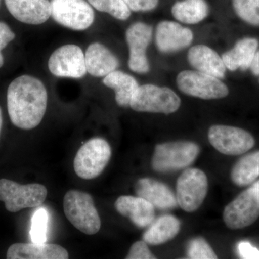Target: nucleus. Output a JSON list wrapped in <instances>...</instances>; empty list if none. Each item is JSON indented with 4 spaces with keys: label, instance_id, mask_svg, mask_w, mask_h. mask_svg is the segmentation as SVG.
Here are the masks:
<instances>
[{
    "label": "nucleus",
    "instance_id": "obj_5",
    "mask_svg": "<svg viewBox=\"0 0 259 259\" xmlns=\"http://www.w3.org/2000/svg\"><path fill=\"white\" fill-rule=\"evenodd\" d=\"M111 155V147L105 139L95 138L90 140L79 148L75 156V173L83 180H93L101 175Z\"/></svg>",
    "mask_w": 259,
    "mask_h": 259
},
{
    "label": "nucleus",
    "instance_id": "obj_37",
    "mask_svg": "<svg viewBox=\"0 0 259 259\" xmlns=\"http://www.w3.org/2000/svg\"><path fill=\"white\" fill-rule=\"evenodd\" d=\"M251 187H255V188L258 189V190H259V180L256 181V182H254V183L253 184V185H252Z\"/></svg>",
    "mask_w": 259,
    "mask_h": 259
},
{
    "label": "nucleus",
    "instance_id": "obj_32",
    "mask_svg": "<svg viewBox=\"0 0 259 259\" xmlns=\"http://www.w3.org/2000/svg\"><path fill=\"white\" fill-rule=\"evenodd\" d=\"M238 252L242 258L259 259V250L249 242L242 241L238 243Z\"/></svg>",
    "mask_w": 259,
    "mask_h": 259
},
{
    "label": "nucleus",
    "instance_id": "obj_7",
    "mask_svg": "<svg viewBox=\"0 0 259 259\" xmlns=\"http://www.w3.org/2000/svg\"><path fill=\"white\" fill-rule=\"evenodd\" d=\"M177 84L181 92L203 100L224 98L229 94V89L221 79L200 71L185 70L177 77Z\"/></svg>",
    "mask_w": 259,
    "mask_h": 259
},
{
    "label": "nucleus",
    "instance_id": "obj_10",
    "mask_svg": "<svg viewBox=\"0 0 259 259\" xmlns=\"http://www.w3.org/2000/svg\"><path fill=\"white\" fill-rule=\"evenodd\" d=\"M51 16L58 23L74 30L93 25L95 13L85 0H51Z\"/></svg>",
    "mask_w": 259,
    "mask_h": 259
},
{
    "label": "nucleus",
    "instance_id": "obj_21",
    "mask_svg": "<svg viewBox=\"0 0 259 259\" xmlns=\"http://www.w3.org/2000/svg\"><path fill=\"white\" fill-rule=\"evenodd\" d=\"M258 46V40L255 37H244L238 40L233 49L223 54L226 69L231 71L249 69Z\"/></svg>",
    "mask_w": 259,
    "mask_h": 259
},
{
    "label": "nucleus",
    "instance_id": "obj_3",
    "mask_svg": "<svg viewBox=\"0 0 259 259\" xmlns=\"http://www.w3.org/2000/svg\"><path fill=\"white\" fill-rule=\"evenodd\" d=\"M180 105V97L171 89L151 83L139 86L130 103L135 111L166 115L177 111Z\"/></svg>",
    "mask_w": 259,
    "mask_h": 259
},
{
    "label": "nucleus",
    "instance_id": "obj_8",
    "mask_svg": "<svg viewBox=\"0 0 259 259\" xmlns=\"http://www.w3.org/2000/svg\"><path fill=\"white\" fill-rule=\"evenodd\" d=\"M207 191L208 180L204 172L199 168H187L177 180V202L186 212H194L204 202Z\"/></svg>",
    "mask_w": 259,
    "mask_h": 259
},
{
    "label": "nucleus",
    "instance_id": "obj_28",
    "mask_svg": "<svg viewBox=\"0 0 259 259\" xmlns=\"http://www.w3.org/2000/svg\"><path fill=\"white\" fill-rule=\"evenodd\" d=\"M49 214L44 208L37 209L32 218L30 236L32 243H44L47 240Z\"/></svg>",
    "mask_w": 259,
    "mask_h": 259
},
{
    "label": "nucleus",
    "instance_id": "obj_35",
    "mask_svg": "<svg viewBox=\"0 0 259 259\" xmlns=\"http://www.w3.org/2000/svg\"><path fill=\"white\" fill-rule=\"evenodd\" d=\"M3 65H4V57L2 54V51H0V68L3 67Z\"/></svg>",
    "mask_w": 259,
    "mask_h": 259
},
{
    "label": "nucleus",
    "instance_id": "obj_17",
    "mask_svg": "<svg viewBox=\"0 0 259 259\" xmlns=\"http://www.w3.org/2000/svg\"><path fill=\"white\" fill-rule=\"evenodd\" d=\"M115 207L138 228H147L154 221L155 207L142 197L121 196L116 200Z\"/></svg>",
    "mask_w": 259,
    "mask_h": 259
},
{
    "label": "nucleus",
    "instance_id": "obj_18",
    "mask_svg": "<svg viewBox=\"0 0 259 259\" xmlns=\"http://www.w3.org/2000/svg\"><path fill=\"white\" fill-rule=\"evenodd\" d=\"M187 60L194 69L218 79L226 76V67L222 57L215 51L207 46H194L187 54Z\"/></svg>",
    "mask_w": 259,
    "mask_h": 259
},
{
    "label": "nucleus",
    "instance_id": "obj_29",
    "mask_svg": "<svg viewBox=\"0 0 259 259\" xmlns=\"http://www.w3.org/2000/svg\"><path fill=\"white\" fill-rule=\"evenodd\" d=\"M188 258L193 259H216L217 255L210 245L202 238H196L187 246Z\"/></svg>",
    "mask_w": 259,
    "mask_h": 259
},
{
    "label": "nucleus",
    "instance_id": "obj_19",
    "mask_svg": "<svg viewBox=\"0 0 259 259\" xmlns=\"http://www.w3.org/2000/svg\"><path fill=\"white\" fill-rule=\"evenodd\" d=\"M69 253L61 245L48 243H15L8 248V259H67Z\"/></svg>",
    "mask_w": 259,
    "mask_h": 259
},
{
    "label": "nucleus",
    "instance_id": "obj_13",
    "mask_svg": "<svg viewBox=\"0 0 259 259\" xmlns=\"http://www.w3.org/2000/svg\"><path fill=\"white\" fill-rule=\"evenodd\" d=\"M51 73L58 77L80 79L88 72L85 55L81 48L73 44L56 49L49 60Z\"/></svg>",
    "mask_w": 259,
    "mask_h": 259
},
{
    "label": "nucleus",
    "instance_id": "obj_2",
    "mask_svg": "<svg viewBox=\"0 0 259 259\" xmlns=\"http://www.w3.org/2000/svg\"><path fill=\"white\" fill-rule=\"evenodd\" d=\"M64 210L69 222L83 233L92 236L100 231L101 219L90 194L69 191L64 197Z\"/></svg>",
    "mask_w": 259,
    "mask_h": 259
},
{
    "label": "nucleus",
    "instance_id": "obj_33",
    "mask_svg": "<svg viewBox=\"0 0 259 259\" xmlns=\"http://www.w3.org/2000/svg\"><path fill=\"white\" fill-rule=\"evenodd\" d=\"M15 34L8 24L0 22V51L7 47L12 40H14Z\"/></svg>",
    "mask_w": 259,
    "mask_h": 259
},
{
    "label": "nucleus",
    "instance_id": "obj_16",
    "mask_svg": "<svg viewBox=\"0 0 259 259\" xmlns=\"http://www.w3.org/2000/svg\"><path fill=\"white\" fill-rule=\"evenodd\" d=\"M135 190L138 197L147 200L155 208L168 210L178 205L177 196L171 189L157 180L151 178L141 179L136 182Z\"/></svg>",
    "mask_w": 259,
    "mask_h": 259
},
{
    "label": "nucleus",
    "instance_id": "obj_4",
    "mask_svg": "<svg viewBox=\"0 0 259 259\" xmlns=\"http://www.w3.org/2000/svg\"><path fill=\"white\" fill-rule=\"evenodd\" d=\"M199 151L198 145L187 141L158 144L153 155L152 168L161 173L183 169L195 161Z\"/></svg>",
    "mask_w": 259,
    "mask_h": 259
},
{
    "label": "nucleus",
    "instance_id": "obj_9",
    "mask_svg": "<svg viewBox=\"0 0 259 259\" xmlns=\"http://www.w3.org/2000/svg\"><path fill=\"white\" fill-rule=\"evenodd\" d=\"M259 217V190L250 187L226 206L223 221L232 230L250 226Z\"/></svg>",
    "mask_w": 259,
    "mask_h": 259
},
{
    "label": "nucleus",
    "instance_id": "obj_12",
    "mask_svg": "<svg viewBox=\"0 0 259 259\" xmlns=\"http://www.w3.org/2000/svg\"><path fill=\"white\" fill-rule=\"evenodd\" d=\"M152 36V27L143 22L132 24L126 30V42L129 48L128 66L134 72L144 74L149 71L146 51Z\"/></svg>",
    "mask_w": 259,
    "mask_h": 259
},
{
    "label": "nucleus",
    "instance_id": "obj_20",
    "mask_svg": "<svg viewBox=\"0 0 259 259\" xmlns=\"http://www.w3.org/2000/svg\"><path fill=\"white\" fill-rule=\"evenodd\" d=\"M84 55L87 71L95 77H105L120 65L118 59L100 42L90 44Z\"/></svg>",
    "mask_w": 259,
    "mask_h": 259
},
{
    "label": "nucleus",
    "instance_id": "obj_24",
    "mask_svg": "<svg viewBox=\"0 0 259 259\" xmlns=\"http://www.w3.org/2000/svg\"><path fill=\"white\" fill-rule=\"evenodd\" d=\"M174 18L187 25H195L208 16L209 6L205 0H182L171 8Z\"/></svg>",
    "mask_w": 259,
    "mask_h": 259
},
{
    "label": "nucleus",
    "instance_id": "obj_31",
    "mask_svg": "<svg viewBox=\"0 0 259 259\" xmlns=\"http://www.w3.org/2000/svg\"><path fill=\"white\" fill-rule=\"evenodd\" d=\"M123 2L132 11L148 12L157 8L159 0H123Z\"/></svg>",
    "mask_w": 259,
    "mask_h": 259
},
{
    "label": "nucleus",
    "instance_id": "obj_1",
    "mask_svg": "<svg viewBox=\"0 0 259 259\" xmlns=\"http://www.w3.org/2000/svg\"><path fill=\"white\" fill-rule=\"evenodd\" d=\"M7 101L13 125L20 129H33L41 122L47 111V88L37 78L23 75L10 83Z\"/></svg>",
    "mask_w": 259,
    "mask_h": 259
},
{
    "label": "nucleus",
    "instance_id": "obj_36",
    "mask_svg": "<svg viewBox=\"0 0 259 259\" xmlns=\"http://www.w3.org/2000/svg\"><path fill=\"white\" fill-rule=\"evenodd\" d=\"M3 113H2L1 108H0V133H1L2 127H3Z\"/></svg>",
    "mask_w": 259,
    "mask_h": 259
},
{
    "label": "nucleus",
    "instance_id": "obj_26",
    "mask_svg": "<svg viewBox=\"0 0 259 259\" xmlns=\"http://www.w3.org/2000/svg\"><path fill=\"white\" fill-rule=\"evenodd\" d=\"M88 2L95 9L108 13L117 20H127L131 15V10L123 0H88Z\"/></svg>",
    "mask_w": 259,
    "mask_h": 259
},
{
    "label": "nucleus",
    "instance_id": "obj_15",
    "mask_svg": "<svg viewBox=\"0 0 259 259\" xmlns=\"http://www.w3.org/2000/svg\"><path fill=\"white\" fill-rule=\"evenodd\" d=\"M10 14L16 20L30 25H40L51 15L49 0H5Z\"/></svg>",
    "mask_w": 259,
    "mask_h": 259
},
{
    "label": "nucleus",
    "instance_id": "obj_27",
    "mask_svg": "<svg viewBox=\"0 0 259 259\" xmlns=\"http://www.w3.org/2000/svg\"><path fill=\"white\" fill-rule=\"evenodd\" d=\"M233 8L243 21L259 26V0H233Z\"/></svg>",
    "mask_w": 259,
    "mask_h": 259
},
{
    "label": "nucleus",
    "instance_id": "obj_30",
    "mask_svg": "<svg viewBox=\"0 0 259 259\" xmlns=\"http://www.w3.org/2000/svg\"><path fill=\"white\" fill-rule=\"evenodd\" d=\"M127 259H155L156 258L152 254L148 248L147 243L144 241L136 242L131 247L129 253H127Z\"/></svg>",
    "mask_w": 259,
    "mask_h": 259
},
{
    "label": "nucleus",
    "instance_id": "obj_23",
    "mask_svg": "<svg viewBox=\"0 0 259 259\" xmlns=\"http://www.w3.org/2000/svg\"><path fill=\"white\" fill-rule=\"evenodd\" d=\"M180 231V222L170 214L158 218L145 232L143 239L147 244L158 245L171 241Z\"/></svg>",
    "mask_w": 259,
    "mask_h": 259
},
{
    "label": "nucleus",
    "instance_id": "obj_25",
    "mask_svg": "<svg viewBox=\"0 0 259 259\" xmlns=\"http://www.w3.org/2000/svg\"><path fill=\"white\" fill-rule=\"evenodd\" d=\"M231 180L238 187L253 183L259 177V151L242 157L232 168Z\"/></svg>",
    "mask_w": 259,
    "mask_h": 259
},
{
    "label": "nucleus",
    "instance_id": "obj_22",
    "mask_svg": "<svg viewBox=\"0 0 259 259\" xmlns=\"http://www.w3.org/2000/svg\"><path fill=\"white\" fill-rule=\"evenodd\" d=\"M103 83L115 91V101L122 107H130L131 99L139 87L134 76L117 70L105 76Z\"/></svg>",
    "mask_w": 259,
    "mask_h": 259
},
{
    "label": "nucleus",
    "instance_id": "obj_11",
    "mask_svg": "<svg viewBox=\"0 0 259 259\" xmlns=\"http://www.w3.org/2000/svg\"><path fill=\"white\" fill-rule=\"evenodd\" d=\"M209 143L223 154L238 156L254 146L255 139L250 133L233 126L214 125L208 131Z\"/></svg>",
    "mask_w": 259,
    "mask_h": 259
},
{
    "label": "nucleus",
    "instance_id": "obj_14",
    "mask_svg": "<svg viewBox=\"0 0 259 259\" xmlns=\"http://www.w3.org/2000/svg\"><path fill=\"white\" fill-rule=\"evenodd\" d=\"M193 38V32L190 28L169 20L158 24L155 36L156 47L163 54L183 50L190 46Z\"/></svg>",
    "mask_w": 259,
    "mask_h": 259
},
{
    "label": "nucleus",
    "instance_id": "obj_34",
    "mask_svg": "<svg viewBox=\"0 0 259 259\" xmlns=\"http://www.w3.org/2000/svg\"><path fill=\"white\" fill-rule=\"evenodd\" d=\"M249 69L252 74L259 77V51H257V52L255 53Z\"/></svg>",
    "mask_w": 259,
    "mask_h": 259
},
{
    "label": "nucleus",
    "instance_id": "obj_6",
    "mask_svg": "<svg viewBox=\"0 0 259 259\" xmlns=\"http://www.w3.org/2000/svg\"><path fill=\"white\" fill-rule=\"evenodd\" d=\"M47 193V187L40 184L22 185L14 181L0 180V201L10 212L39 207L45 202Z\"/></svg>",
    "mask_w": 259,
    "mask_h": 259
}]
</instances>
